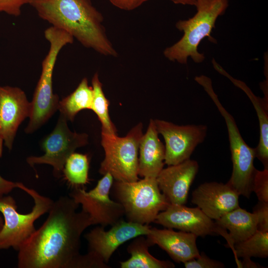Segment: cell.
<instances>
[{
  "mask_svg": "<svg viewBox=\"0 0 268 268\" xmlns=\"http://www.w3.org/2000/svg\"><path fill=\"white\" fill-rule=\"evenodd\" d=\"M69 196L53 201L48 217L18 251L19 268H105L89 253H80L81 237L93 225Z\"/></svg>",
  "mask_w": 268,
  "mask_h": 268,
  "instance_id": "1",
  "label": "cell"
},
{
  "mask_svg": "<svg viewBox=\"0 0 268 268\" xmlns=\"http://www.w3.org/2000/svg\"><path fill=\"white\" fill-rule=\"evenodd\" d=\"M31 5L41 18L84 47L105 56H117L102 25L103 17L90 0H34Z\"/></svg>",
  "mask_w": 268,
  "mask_h": 268,
  "instance_id": "2",
  "label": "cell"
},
{
  "mask_svg": "<svg viewBox=\"0 0 268 268\" xmlns=\"http://www.w3.org/2000/svg\"><path fill=\"white\" fill-rule=\"evenodd\" d=\"M197 13L186 20H179L176 28L183 31L182 37L163 53L169 60L185 64L189 57L197 63L204 59L198 51V46L204 38L214 40L211 36L212 30L218 17L222 15L228 6V0H198L196 5Z\"/></svg>",
  "mask_w": 268,
  "mask_h": 268,
  "instance_id": "3",
  "label": "cell"
},
{
  "mask_svg": "<svg viewBox=\"0 0 268 268\" xmlns=\"http://www.w3.org/2000/svg\"><path fill=\"white\" fill-rule=\"evenodd\" d=\"M50 43L49 51L42 63L41 74L32 101L28 124L25 129L31 134L43 125L59 109V99L53 90V74L58 56L62 48L73 42V37L66 31L51 26L44 31Z\"/></svg>",
  "mask_w": 268,
  "mask_h": 268,
  "instance_id": "4",
  "label": "cell"
},
{
  "mask_svg": "<svg viewBox=\"0 0 268 268\" xmlns=\"http://www.w3.org/2000/svg\"><path fill=\"white\" fill-rule=\"evenodd\" d=\"M111 190L116 201L122 205L128 221L149 225L170 204L156 178H143L134 182L115 180Z\"/></svg>",
  "mask_w": 268,
  "mask_h": 268,
  "instance_id": "5",
  "label": "cell"
},
{
  "mask_svg": "<svg viewBox=\"0 0 268 268\" xmlns=\"http://www.w3.org/2000/svg\"><path fill=\"white\" fill-rule=\"evenodd\" d=\"M17 185L18 188L31 197L34 205L30 212L21 214L17 211L13 197L5 195L0 199V213L3 218V225L0 231V250L12 248L18 251L36 231L35 221L48 212L53 203L49 198L40 195L23 183L17 182Z\"/></svg>",
  "mask_w": 268,
  "mask_h": 268,
  "instance_id": "6",
  "label": "cell"
},
{
  "mask_svg": "<svg viewBox=\"0 0 268 268\" xmlns=\"http://www.w3.org/2000/svg\"><path fill=\"white\" fill-rule=\"evenodd\" d=\"M210 97L223 117L227 126L233 170L228 183L240 195L249 198L252 192V183L256 169L254 165L255 148L244 141L232 116L224 108L215 93L209 78L201 75L195 78Z\"/></svg>",
  "mask_w": 268,
  "mask_h": 268,
  "instance_id": "7",
  "label": "cell"
},
{
  "mask_svg": "<svg viewBox=\"0 0 268 268\" xmlns=\"http://www.w3.org/2000/svg\"><path fill=\"white\" fill-rule=\"evenodd\" d=\"M143 125L139 123L124 137L101 132V144L105 157L99 172L110 174L115 181L134 182L138 179V152L143 135Z\"/></svg>",
  "mask_w": 268,
  "mask_h": 268,
  "instance_id": "8",
  "label": "cell"
},
{
  "mask_svg": "<svg viewBox=\"0 0 268 268\" xmlns=\"http://www.w3.org/2000/svg\"><path fill=\"white\" fill-rule=\"evenodd\" d=\"M67 121L60 114L55 129L42 142L44 154L26 158L27 163L31 167H34L36 164L50 165L53 168L54 176L60 178L68 157L76 148L87 144L88 135L71 132L68 127Z\"/></svg>",
  "mask_w": 268,
  "mask_h": 268,
  "instance_id": "9",
  "label": "cell"
},
{
  "mask_svg": "<svg viewBox=\"0 0 268 268\" xmlns=\"http://www.w3.org/2000/svg\"><path fill=\"white\" fill-rule=\"evenodd\" d=\"M113 182V176L106 173L93 189L87 192L75 187L69 195L89 214L93 225L112 226L124 216L122 205L109 197Z\"/></svg>",
  "mask_w": 268,
  "mask_h": 268,
  "instance_id": "10",
  "label": "cell"
},
{
  "mask_svg": "<svg viewBox=\"0 0 268 268\" xmlns=\"http://www.w3.org/2000/svg\"><path fill=\"white\" fill-rule=\"evenodd\" d=\"M158 134L165 142L164 163L175 165L190 159L196 147L203 142L207 127L203 125L179 126L164 120H154Z\"/></svg>",
  "mask_w": 268,
  "mask_h": 268,
  "instance_id": "11",
  "label": "cell"
},
{
  "mask_svg": "<svg viewBox=\"0 0 268 268\" xmlns=\"http://www.w3.org/2000/svg\"><path fill=\"white\" fill-rule=\"evenodd\" d=\"M150 226L123 219L105 231L101 226L96 227L84 235L88 245V252L100 261L107 264L122 244L140 235H146Z\"/></svg>",
  "mask_w": 268,
  "mask_h": 268,
  "instance_id": "12",
  "label": "cell"
},
{
  "mask_svg": "<svg viewBox=\"0 0 268 268\" xmlns=\"http://www.w3.org/2000/svg\"><path fill=\"white\" fill-rule=\"evenodd\" d=\"M31 102L17 87L0 86V137L9 150L12 147L17 129L31 112Z\"/></svg>",
  "mask_w": 268,
  "mask_h": 268,
  "instance_id": "13",
  "label": "cell"
},
{
  "mask_svg": "<svg viewBox=\"0 0 268 268\" xmlns=\"http://www.w3.org/2000/svg\"><path fill=\"white\" fill-rule=\"evenodd\" d=\"M154 222L167 228L177 229L202 237L218 235L219 228L198 207H189L184 204L170 203L158 213Z\"/></svg>",
  "mask_w": 268,
  "mask_h": 268,
  "instance_id": "14",
  "label": "cell"
},
{
  "mask_svg": "<svg viewBox=\"0 0 268 268\" xmlns=\"http://www.w3.org/2000/svg\"><path fill=\"white\" fill-rule=\"evenodd\" d=\"M239 197L228 182H205L193 191L192 202L210 218L216 220L239 206Z\"/></svg>",
  "mask_w": 268,
  "mask_h": 268,
  "instance_id": "15",
  "label": "cell"
},
{
  "mask_svg": "<svg viewBox=\"0 0 268 268\" xmlns=\"http://www.w3.org/2000/svg\"><path fill=\"white\" fill-rule=\"evenodd\" d=\"M199 168L197 161L189 159L162 169L156 179L159 189L170 203H186Z\"/></svg>",
  "mask_w": 268,
  "mask_h": 268,
  "instance_id": "16",
  "label": "cell"
},
{
  "mask_svg": "<svg viewBox=\"0 0 268 268\" xmlns=\"http://www.w3.org/2000/svg\"><path fill=\"white\" fill-rule=\"evenodd\" d=\"M145 236L151 246L157 245L176 263H184L200 254L196 244L198 236L191 233L150 227Z\"/></svg>",
  "mask_w": 268,
  "mask_h": 268,
  "instance_id": "17",
  "label": "cell"
},
{
  "mask_svg": "<svg viewBox=\"0 0 268 268\" xmlns=\"http://www.w3.org/2000/svg\"><path fill=\"white\" fill-rule=\"evenodd\" d=\"M158 134L154 120L150 119L139 144L138 175L143 178H156L165 164V145Z\"/></svg>",
  "mask_w": 268,
  "mask_h": 268,
  "instance_id": "18",
  "label": "cell"
},
{
  "mask_svg": "<svg viewBox=\"0 0 268 268\" xmlns=\"http://www.w3.org/2000/svg\"><path fill=\"white\" fill-rule=\"evenodd\" d=\"M219 227L229 231L228 245L232 249L234 245L244 241L257 230V217L239 206L225 213L215 220Z\"/></svg>",
  "mask_w": 268,
  "mask_h": 268,
  "instance_id": "19",
  "label": "cell"
},
{
  "mask_svg": "<svg viewBox=\"0 0 268 268\" xmlns=\"http://www.w3.org/2000/svg\"><path fill=\"white\" fill-rule=\"evenodd\" d=\"M216 69L227 76L237 86L242 89L251 101L258 116L260 127V138L258 146L255 148L256 157L268 168V103L256 96L243 82L232 78L223 69L218 67Z\"/></svg>",
  "mask_w": 268,
  "mask_h": 268,
  "instance_id": "20",
  "label": "cell"
},
{
  "mask_svg": "<svg viewBox=\"0 0 268 268\" xmlns=\"http://www.w3.org/2000/svg\"><path fill=\"white\" fill-rule=\"evenodd\" d=\"M145 235L133 238L127 247L131 255L130 259L121 262V268H173L174 264L169 261L160 260L152 256L148 251L150 247Z\"/></svg>",
  "mask_w": 268,
  "mask_h": 268,
  "instance_id": "21",
  "label": "cell"
},
{
  "mask_svg": "<svg viewBox=\"0 0 268 268\" xmlns=\"http://www.w3.org/2000/svg\"><path fill=\"white\" fill-rule=\"evenodd\" d=\"M93 90L87 78L82 79L77 88L70 94L59 102L60 114L68 121H73L75 115L83 109H91Z\"/></svg>",
  "mask_w": 268,
  "mask_h": 268,
  "instance_id": "22",
  "label": "cell"
},
{
  "mask_svg": "<svg viewBox=\"0 0 268 268\" xmlns=\"http://www.w3.org/2000/svg\"><path fill=\"white\" fill-rule=\"evenodd\" d=\"M232 250L239 268H241V262L238 261V258L243 259L252 257L267 258L268 256V232L257 230L248 238L235 243Z\"/></svg>",
  "mask_w": 268,
  "mask_h": 268,
  "instance_id": "23",
  "label": "cell"
},
{
  "mask_svg": "<svg viewBox=\"0 0 268 268\" xmlns=\"http://www.w3.org/2000/svg\"><path fill=\"white\" fill-rule=\"evenodd\" d=\"M92 88L93 99L91 110L96 114L101 123V132L117 134L116 128L109 115V101L104 95L97 73L94 74L92 79Z\"/></svg>",
  "mask_w": 268,
  "mask_h": 268,
  "instance_id": "24",
  "label": "cell"
},
{
  "mask_svg": "<svg viewBox=\"0 0 268 268\" xmlns=\"http://www.w3.org/2000/svg\"><path fill=\"white\" fill-rule=\"evenodd\" d=\"M89 161L86 155L71 154L66 161L63 173L65 179L74 187L88 182Z\"/></svg>",
  "mask_w": 268,
  "mask_h": 268,
  "instance_id": "25",
  "label": "cell"
},
{
  "mask_svg": "<svg viewBox=\"0 0 268 268\" xmlns=\"http://www.w3.org/2000/svg\"><path fill=\"white\" fill-rule=\"evenodd\" d=\"M252 190L259 201L268 202V169H256L252 183Z\"/></svg>",
  "mask_w": 268,
  "mask_h": 268,
  "instance_id": "26",
  "label": "cell"
},
{
  "mask_svg": "<svg viewBox=\"0 0 268 268\" xmlns=\"http://www.w3.org/2000/svg\"><path fill=\"white\" fill-rule=\"evenodd\" d=\"M186 268H223L224 265L221 262L211 259L203 252L199 256L185 263Z\"/></svg>",
  "mask_w": 268,
  "mask_h": 268,
  "instance_id": "27",
  "label": "cell"
},
{
  "mask_svg": "<svg viewBox=\"0 0 268 268\" xmlns=\"http://www.w3.org/2000/svg\"><path fill=\"white\" fill-rule=\"evenodd\" d=\"M34 0H0V12L18 16L21 14L22 6L31 4Z\"/></svg>",
  "mask_w": 268,
  "mask_h": 268,
  "instance_id": "28",
  "label": "cell"
},
{
  "mask_svg": "<svg viewBox=\"0 0 268 268\" xmlns=\"http://www.w3.org/2000/svg\"><path fill=\"white\" fill-rule=\"evenodd\" d=\"M253 213L257 217V230L268 232V202L259 201L254 207Z\"/></svg>",
  "mask_w": 268,
  "mask_h": 268,
  "instance_id": "29",
  "label": "cell"
},
{
  "mask_svg": "<svg viewBox=\"0 0 268 268\" xmlns=\"http://www.w3.org/2000/svg\"><path fill=\"white\" fill-rule=\"evenodd\" d=\"M3 139L0 137V157L2 153ZM18 188L17 182L7 180L0 175V199L8 194L14 188Z\"/></svg>",
  "mask_w": 268,
  "mask_h": 268,
  "instance_id": "30",
  "label": "cell"
},
{
  "mask_svg": "<svg viewBox=\"0 0 268 268\" xmlns=\"http://www.w3.org/2000/svg\"><path fill=\"white\" fill-rule=\"evenodd\" d=\"M116 7L125 10H132L149 0H108Z\"/></svg>",
  "mask_w": 268,
  "mask_h": 268,
  "instance_id": "31",
  "label": "cell"
},
{
  "mask_svg": "<svg viewBox=\"0 0 268 268\" xmlns=\"http://www.w3.org/2000/svg\"><path fill=\"white\" fill-rule=\"evenodd\" d=\"M241 268H259V265L251 261V258L243 259L241 262Z\"/></svg>",
  "mask_w": 268,
  "mask_h": 268,
  "instance_id": "32",
  "label": "cell"
},
{
  "mask_svg": "<svg viewBox=\"0 0 268 268\" xmlns=\"http://www.w3.org/2000/svg\"><path fill=\"white\" fill-rule=\"evenodd\" d=\"M176 4L195 5L198 0H169Z\"/></svg>",
  "mask_w": 268,
  "mask_h": 268,
  "instance_id": "33",
  "label": "cell"
},
{
  "mask_svg": "<svg viewBox=\"0 0 268 268\" xmlns=\"http://www.w3.org/2000/svg\"><path fill=\"white\" fill-rule=\"evenodd\" d=\"M3 225V218H2L0 214V231L1 230Z\"/></svg>",
  "mask_w": 268,
  "mask_h": 268,
  "instance_id": "34",
  "label": "cell"
}]
</instances>
